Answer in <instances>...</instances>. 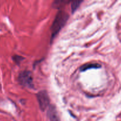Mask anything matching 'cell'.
I'll use <instances>...</instances> for the list:
<instances>
[{"instance_id":"1","label":"cell","mask_w":121,"mask_h":121,"mask_svg":"<svg viewBox=\"0 0 121 121\" xmlns=\"http://www.w3.org/2000/svg\"><path fill=\"white\" fill-rule=\"evenodd\" d=\"M68 15L64 11H59L56 14L55 19L51 27L52 39H53V37L59 33L60 29L64 27L68 20Z\"/></svg>"},{"instance_id":"2","label":"cell","mask_w":121,"mask_h":121,"mask_svg":"<svg viewBox=\"0 0 121 121\" xmlns=\"http://www.w3.org/2000/svg\"><path fill=\"white\" fill-rule=\"evenodd\" d=\"M19 80L21 85L26 87H32L33 86V78L32 73L30 72L24 71L20 73Z\"/></svg>"},{"instance_id":"3","label":"cell","mask_w":121,"mask_h":121,"mask_svg":"<svg viewBox=\"0 0 121 121\" xmlns=\"http://www.w3.org/2000/svg\"><path fill=\"white\" fill-rule=\"evenodd\" d=\"M37 98L40 109L42 111H45L49 104V99L47 92L45 91L40 92L37 95Z\"/></svg>"},{"instance_id":"4","label":"cell","mask_w":121,"mask_h":121,"mask_svg":"<svg viewBox=\"0 0 121 121\" xmlns=\"http://www.w3.org/2000/svg\"><path fill=\"white\" fill-rule=\"evenodd\" d=\"M47 115L51 121H59L56 110L53 106H50L47 111Z\"/></svg>"},{"instance_id":"5","label":"cell","mask_w":121,"mask_h":121,"mask_svg":"<svg viewBox=\"0 0 121 121\" xmlns=\"http://www.w3.org/2000/svg\"><path fill=\"white\" fill-rule=\"evenodd\" d=\"M100 67V65H98L97 63H90L87 64V65H84L81 67L80 70L81 72L83 71H85L88 69H97Z\"/></svg>"},{"instance_id":"6","label":"cell","mask_w":121,"mask_h":121,"mask_svg":"<svg viewBox=\"0 0 121 121\" xmlns=\"http://www.w3.org/2000/svg\"><path fill=\"white\" fill-rule=\"evenodd\" d=\"M82 1H75V2H73L72 4V5H71V8H72V11L74 12L77 8L79 7V5L81 3Z\"/></svg>"}]
</instances>
